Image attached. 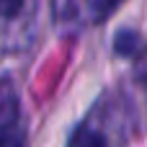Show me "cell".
Here are the masks:
<instances>
[{
	"label": "cell",
	"instance_id": "obj_1",
	"mask_svg": "<svg viewBox=\"0 0 147 147\" xmlns=\"http://www.w3.org/2000/svg\"><path fill=\"white\" fill-rule=\"evenodd\" d=\"M0 147H23V129L13 98L0 103Z\"/></svg>",
	"mask_w": 147,
	"mask_h": 147
},
{
	"label": "cell",
	"instance_id": "obj_2",
	"mask_svg": "<svg viewBox=\"0 0 147 147\" xmlns=\"http://www.w3.org/2000/svg\"><path fill=\"white\" fill-rule=\"evenodd\" d=\"M70 147H106V142H103V137H101L96 129L83 127V129L75 132V137H72Z\"/></svg>",
	"mask_w": 147,
	"mask_h": 147
},
{
	"label": "cell",
	"instance_id": "obj_3",
	"mask_svg": "<svg viewBox=\"0 0 147 147\" xmlns=\"http://www.w3.org/2000/svg\"><path fill=\"white\" fill-rule=\"evenodd\" d=\"M114 47H116L119 54H132L134 47H137V34H134V31H119Z\"/></svg>",
	"mask_w": 147,
	"mask_h": 147
},
{
	"label": "cell",
	"instance_id": "obj_4",
	"mask_svg": "<svg viewBox=\"0 0 147 147\" xmlns=\"http://www.w3.org/2000/svg\"><path fill=\"white\" fill-rule=\"evenodd\" d=\"M23 8V0H0V18H13Z\"/></svg>",
	"mask_w": 147,
	"mask_h": 147
},
{
	"label": "cell",
	"instance_id": "obj_5",
	"mask_svg": "<svg viewBox=\"0 0 147 147\" xmlns=\"http://www.w3.org/2000/svg\"><path fill=\"white\" fill-rule=\"evenodd\" d=\"M93 3V8H96V16H106V13H111L121 0H90Z\"/></svg>",
	"mask_w": 147,
	"mask_h": 147
},
{
	"label": "cell",
	"instance_id": "obj_6",
	"mask_svg": "<svg viewBox=\"0 0 147 147\" xmlns=\"http://www.w3.org/2000/svg\"><path fill=\"white\" fill-rule=\"evenodd\" d=\"M142 59H145V57H142ZM137 75H140V80H142V83L147 85V59L137 65Z\"/></svg>",
	"mask_w": 147,
	"mask_h": 147
}]
</instances>
